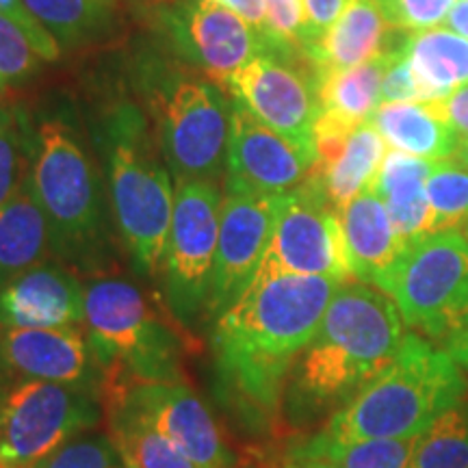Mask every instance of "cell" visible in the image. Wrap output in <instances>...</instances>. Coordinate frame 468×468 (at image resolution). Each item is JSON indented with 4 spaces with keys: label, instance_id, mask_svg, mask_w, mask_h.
Instances as JSON below:
<instances>
[{
    "label": "cell",
    "instance_id": "obj_44",
    "mask_svg": "<svg viewBox=\"0 0 468 468\" xmlns=\"http://www.w3.org/2000/svg\"><path fill=\"white\" fill-rule=\"evenodd\" d=\"M452 159H455L464 167H468V142H460V148L455 150V154L452 156Z\"/></svg>",
    "mask_w": 468,
    "mask_h": 468
},
{
    "label": "cell",
    "instance_id": "obj_17",
    "mask_svg": "<svg viewBox=\"0 0 468 468\" xmlns=\"http://www.w3.org/2000/svg\"><path fill=\"white\" fill-rule=\"evenodd\" d=\"M169 22L180 50L221 83L251 58L269 55L267 44L243 17L210 0L180 5Z\"/></svg>",
    "mask_w": 468,
    "mask_h": 468
},
{
    "label": "cell",
    "instance_id": "obj_16",
    "mask_svg": "<svg viewBox=\"0 0 468 468\" xmlns=\"http://www.w3.org/2000/svg\"><path fill=\"white\" fill-rule=\"evenodd\" d=\"M0 376L44 379L96 393L102 371L76 327H0Z\"/></svg>",
    "mask_w": 468,
    "mask_h": 468
},
{
    "label": "cell",
    "instance_id": "obj_24",
    "mask_svg": "<svg viewBox=\"0 0 468 468\" xmlns=\"http://www.w3.org/2000/svg\"><path fill=\"white\" fill-rule=\"evenodd\" d=\"M403 52L425 93V102L441 101L468 85V39L449 27L406 35Z\"/></svg>",
    "mask_w": 468,
    "mask_h": 468
},
{
    "label": "cell",
    "instance_id": "obj_27",
    "mask_svg": "<svg viewBox=\"0 0 468 468\" xmlns=\"http://www.w3.org/2000/svg\"><path fill=\"white\" fill-rule=\"evenodd\" d=\"M107 403L111 442L126 468H196L124 397L102 395Z\"/></svg>",
    "mask_w": 468,
    "mask_h": 468
},
{
    "label": "cell",
    "instance_id": "obj_34",
    "mask_svg": "<svg viewBox=\"0 0 468 468\" xmlns=\"http://www.w3.org/2000/svg\"><path fill=\"white\" fill-rule=\"evenodd\" d=\"M458 0H379L386 17L399 33L441 27Z\"/></svg>",
    "mask_w": 468,
    "mask_h": 468
},
{
    "label": "cell",
    "instance_id": "obj_4",
    "mask_svg": "<svg viewBox=\"0 0 468 468\" xmlns=\"http://www.w3.org/2000/svg\"><path fill=\"white\" fill-rule=\"evenodd\" d=\"M85 338L111 382H178L172 330L126 280H98L85 289ZM101 386V388H102Z\"/></svg>",
    "mask_w": 468,
    "mask_h": 468
},
{
    "label": "cell",
    "instance_id": "obj_48",
    "mask_svg": "<svg viewBox=\"0 0 468 468\" xmlns=\"http://www.w3.org/2000/svg\"><path fill=\"white\" fill-rule=\"evenodd\" d=\"M35 468H39V466H35Z\"/></svg>",
    "mask_w": 468,
    "mask_h": 468
},
{
    "label": "cell",
    "instance_id": "obj_6",
    "mask_svg": "<svg viewBox=\"0 0 468 468\" xmlns=\"http://www.w3.org/2000/svg\"><path fill=\"white\" fill-rule=\"evenodd\" d=\"M403 324L447 343L468 325V237L442 230L408 243L384 286Z\"/></svg>",
    "mask_w": 468,
    "mask_h": 468
},
{
    "label": "cell",
    "instance_id": "obj_3",
    "mask_svg": "<svg viewBox=\"0 0 468 468\" xmlns=\"http://www.w3.org/2000/svg\"><path fill=\"white\" fill-rule=\"evenodd\" d=\"M466 393L464 368L452 354L410 332L393 360L338 408L319 434L338 442L420 436Z\"/></svg>",
    "mask_w": 468,
    "mask_h": 468
},
{
    "label": "cell",
    "instance_id": "obj_9",
    "mask_svg": "<svg viewBox=\"0 0 468 468\" xmlns=\"http://www.w3.org/2000/svg\"><path fill=\"white\" fill-rule=\"evenodd\" d=\"M221 202L213 180H176L163 271L169 308L183 324L196 321L202 308H208Z\"/></svg>",
    "mask_w": 468,
    "mask_h": 468
},
{
    "label": "cell",
    "instance_id": "obj_2",
    "mask_svg": "<svg viewBox=\"0 0 468 468\" xmlns=\"http://www.w3.org/2000/svg\"><path fill=\"white\" fill-rule=\"evenodd\" d=\"M395 300L376 286L343 282L317 335L295 362L284 386L291 419L332 414L360 393L393 360L406 336Z\"/></svg>",
    "mask_w": 468,
    "mask_h": 468
},
{
    "label": "cell",
    "instance_id": "obj_41",
    "mask_svg": "<svg viewBox=\"0 0 468 468\" xmlns=\"http://www.w3.org/2000/svg\"><path fill=\"white\" fill-rule=\"evenodd\" d=\"M210 3L221 5V7L230 9L232 14L243 17V20L261 35L262 42L267 44L269 55H273L271 37H269V28H267V11L262 0H210Z\"/></svg>",
    "mask_w": 468,
    "mask_h": 468
},
{
    "label": "cell",
    "instance_id": "obj_19",
    "mask_svg": "<svg viewBox=\"0 0 468 468\" xmlns=\"http://www.w3.org/2000/svg\"><path fill=\"white\" fill-rule=\"evenodd\" d=\"M406 33H399L386 17L379 0H347L343 14L303 57L313 72H336L371 61L395 50Z\"/></svg>",
    "mask_w": 468,
    "mask_h": 468
},
{
    "label": "cell",
    "instance_id": "obj_42",
    "mask_svg": "<svg viewBox=\"0 0 468 468\" xmlns=\"http://www.w3.org/2000/svg\"><path fill=\"white\" fill-rule=\"evenodd\" d=\"M444 349L452 354V358L458 362L464 371H468V325L464 330H460L458 335L449 338V341L444 343Z\"/></svg>",
    "mask_w": 468,
    "mask_h": 468
},
{
    "label": "cell",
    "instance_id": "obj_25",
    "mask_svg": "<svg viewBox=\"0 0 468 468\" xmlns=\"http://www.w3.org/2000/svg\"><path fill=\"white\" fill-rule=\"evenodd\" d=\"M388 145L371 122H365L349 133L341 148L330 159L319 161L313 174L324 185V191L338 213L360 193L371 189L382 167Z\"/></svg>",
    "mask_w": 468,
    "mask_h": 468
},
{
    "label": "cell",
    "instance_id": "obj_46",
    "mask_svg": "<svg viewBox=\"0 0 468 468\" xmlns=\"http://www.w3.org/2000/svg\"><path fill=\"white\" fill-rule=\"evenodd\" d=\"M5 93H7V80H5L3 76H0V98H3Z\"/></svg>",
    "mask_w": 468,
    "mask_h": 468
},
{
    "label": "cell",
    "instance_id": "obj_8",
    "mask_svg": "<svg viewBox=\"0 0 468 468\" xmlns=\"http://www.w3.org/2000/svg\"><path fill=\"white\" fill-rule=\"evenodd\" d=\"M58 254L80 251L101 230V185L91 161L63 122H46L27 176Z\"/></svg>",
    "mask_w": 468,
    "mask_h": 468
},
{
    "label": "cell",
    "instance_id": "obj_1",
    "mask_svg": "<svg viewBox=\"0 0 468 468\" xmlns=\"http://www.w3.org/2000/svg\"><path fill=\"white\" fill-rule=\"evenodd\" d=\"M341 284L261 267L248 291L215 321L221 379L254 412H269L282 399L292 362L317 335Z\"/></svg>",
    "mask_w": 468,
    "mask_h": 468
},
{
    "label": "cell",
    "instance_id": "obj_15",
    "mask_svg": "<svg viewBox=\"0 0 468 468\" xmlns=\"http://www.w3.org/2000/svg\"><path fill=\"white\" fill-rule=\"evenodd\" d=\"M101 393L124 397L196 468L234 466L213 414L180 382H115Z\"/></svg>",
    "mask_w": 468,
    "mask_h": 468
},
{
    "label": "cell",
    "instance_id": "obj_7",
    "mask_svg": "<svg viewBox=\"0 0 468 468\" xmlns=\"http://www.w3.org/2000/svg\"><path fill=\"white\" fill-rule=\"evenodd\" d=\"M101 410L90 390L0 376V462L35 468L76 434L91 430Z\"/></svg>",
    "mask_w": 468,
    "mask_h": 468
},
{
    "label": "cell",
    "instance_id": "obj_22",
    "mask_svg": "<svg viewBox=\"0 0 468 468\" xmlns=\"http://www.w3.org/2000/svg\"><path fill=\"white\" fill-rule=\"evenodd\" d=\"M431 165L434 161L388 150L371 185V191L386 204L390 219L406 245L434 232L431 230V207L425 189Z\"/></svg>",
    "mask_w": 468,
    "mask_h": 468
},
{
    "label": "cell",
    "instance_id": "obj_33",
    "mask_svg": "<svg viewBox=\"0 0 468 468\" xmlns=\"http://www.w3.org/2000/svg\"><path fill=\"white\" fill-rule=\"evenodd\" d=\"M39 468H126L107 436L72 438Z\"/></svg>",
    "mask_w": 468,
    "mask_h": 468
},
{
    "label": "cell",
    "instance_id": "obj_29",
    "mask_svg": "<svg viewBox=\"0 0 468 468\" xmlns=\"http://www.w3.org/2000/svg\"><path fill=\"white\" fill-rule=\"evenodd\" d=\"M410 468H468V401L442 412L420 436Z\"/></svg>",
    "mask_w": 468,
    "mask_h": 468
},
{
    "label": "cell",
    "instance_id": "obj_18",
    "mask_svg": "<svg viewBox=\"0 0 468 468\" xmlns=\"http://www.w3.org/2000/svg\"><path fill=\"white\" fill-rule=\"evenodd\" d=\"M85 319V291L72 273L37 265L0 286V327H74Z\"/></svg>",
    "mask_w": 468,
    "mask_h": 468
},
{
    "label": "cell",
    "instance_id": "obj_11",
    "mask_svg": "<svg viewBox=\"0 0 468 468\" xmlns=\"http://www.w3.org/2000/svg\"><path fill=\"white\" fill-rule=\"evenodd\" d=\"M161 137L176 180L218 178L226 159L230 107L218 87L178 80L159 96Z\"/></svg>",
    "mask_w": 468,
    "mask_h": 468
},
{
    "label": "cell",
    "instance_id": "obj_13",
    "mask_svg": "<svg viewBox=\"0 0 468 468\" xmlns=\"http://www.w3.org/2000/svg\"><path fill=\"white\" fill-rule=\"evenodd\" d=\"M224 85L234 102L262 124L303 148L317 150L314 122L319 117V98L313 72L292 68L284 57L259 55L228 76Z\"/></svg>",
    "mask_w": 468,
    "mask_h": 468
},
{
    "label": "cell",
    "instance_id": "obj_37",
    "mask_svg": "<svg viewBox=\"0 0 468 468\" xmlns=\"http://www.w3.org/2000/svg\"><path fill=\"white\" fill-rule=\"evenodd\" d=\"M406 42V39H403ZM403 42L390 52L382 80V104L386 102H425V93L414 79L412 68L403 52Z\"/></svg>",
    "mask_w": 468,
    "mask_h": 468
},
{
    "label": "cell",
    "instance_id": "obj_21",
    "mask_svg": "<svg viewBox=\"0 0 468 468\" xmlns=\"http://www.w3.org/2000/svg\"><path fill=\"white\" fill-rule=\"evenodd\" d=\"M390 52L362 66L314 74L319 98L314 142L343 139L371 120V115L382 104V80Z\"/></svg>",
    "mask_w": 468,
    "mask_h": 468
},
{
    "label": "cell",
    "instance_id": "obj_39",
    "mask_svg": "<svg viewBox=\"0 0 468 468\" xmlns=\"http://www.w3.org/2000/svg\"><path fill=\"white\" fill-rule=\"evenodd\" d=\"M347 0H302L303 7V52L317 44L343 14Z\"/></svg>",
    "mask_w": 468,
    "mask_h": 468
},
{
    "label": "cell",
    "instance_id": "obj_26",
    "mask_svg": "<svg viewBox=\"0 0 468 468\" xmlns=\"http://www.w3.org/2000/svg\"><path fill=\"white\" fill-rule=\"evenodd\" d=\"M50 245V226L25 180L0 207V286L37 267Z\"/></svg>",
    "mask_w": 468,
    "mask_h": 468
},
{
    "label": "cell",
    "instance_id": "obj_38",
    "mask_svg": "<svg viewBox=\"0 0 468 468\" xmlns=\"http://www.w3.org/2000/svg\"><path fill=\"white\" fill-rule=\"evenodd\" d=\"M0 16L9 17L14 25L20 27V31L27 35L28 42H31L39 58H44V61H55L58 57L61 46H58L57 39L48 33V28L31 14V9L27 7L25 0H0Z\"/></svg>",
    "mask_w": 468,
    "mask_h": 468
},
{
    "label": "cell",
    "instance_id": "obj_36",
    "mask_svg": "<svg viewBox=\"0 0 468 468\" xmlns=\"http://www.w3.org/2000/svg\"><path fill=\"white\" fill-rule=\"evenodd\" d=\"M39 68V55L28 37L9 17L0 16V76L5 80H22Z\"/></svg>",
    "mask_w": 468,
    "mask_h": 468
},
{
    "label": "cell",
    "instance_id": "obj_35",
    "mask_svg": "<svg viewBox=\"0 0 468 468\" xmlns=\"http://www.w3.org/2000/svg\"><path fill=\"white\" fill-rule=\"evenodd\" d=\"M27 176L22 165L20 128L9 111H0V207L20 191Z\"/></svg>",
    "mask_w": 468,
    "mask_h": 468
},
{
    "label": "cell",
    "instance_id": "obj_20",
    "mask_svg": "<svg viewBox=\"0 0 468 468\" xmlns=\"http://www.w3.org/2000/svg\"><path fill=\"white\" fill-rule=\"evenodd\" d=\"M338 215L349 276L382 289L408 248L390 219L388 208L368 189L354 197Z\"/></svg>",
    "mask_w": 468,
    "mask_h": 468
},
{
    "label": "cell",
    "instance_id": "obj_40",
    "mask_svg": "<svg viewBox=\"0 0 468 468\" xmlns=\"http://www.w3.org/2000/svg\"><path fill=\"white\" fill-rule=\"evenodd\" d=\"M425 104L458 134L460 142H468V85L452 91L441 101Z\"/></svg>",
    "mask_w": 468,
    "mask_h": 468
},
{
    "label": "cell",
    "instance_id": "obj_30",
    "mask_svg": "<svg viewBox=\"0 0 468 468\" xmlns=\"http://www.w3.org/2000/svg\"><path fill=\"white\" fill-rule=\"evenodd\" d=\"M115 0H25L31 14L61 44H74L109 20Z\"/></svg>",
    "mask_w": 468,
    "mask_h": 468
},
{
    "label": "cell",
    "instance_id": "obj_5",
    "mask_svg": "<svg viewBox=\"0 0 468 468\" xmlns=\"http://www.w3.org/2000/svg\"><path fill=\"white\" fill-rule=\"evenodd\" d=\"M109 180L113 213L134 265L156 276L165 261L174 218V189L167 169L150 154L144 126L124 109L111 124Z\"/></svg>",
    "mask_w": 468,
    "mask_h": 468
},
{
    "label": "cell",
    "instance_id": "obj_31",
    "mask_svg": "<svg viewBox=\"0 0 468 468\" xmlns=\"http://www.w3.org/2000/svg\"><path fill=\"white\" fill-rule=\"evenodd\" d=\"M425 189L431 207V230H460V226L468 224V167L455 159L434 161Z\"/></svg>",
    "mask_w": 468,
    "mask_h": 468
},
{
    "label": "cell",
    "instance_id": "obj_32",
    "mask_svg": "<svg viewBox=\"0 0 468 468\" xmlns=\"http://www.w3.org/2000/svg\"><path fill=\"white\" fill-rule=\"evenodd\" d=\"M267 11V28L273 55L303 57V7L302 0H262Z\"/></svg>",
    "mask_w": 468,
    "mask_h": 468
},
{
    "label": "cell",
    "instance_id": "obj_45",
    "mask_svg": "<svg viewBox=\"0 0 468 468\" xmlns=\"http://www.w3.org/2000/svg\"><path fill=\"white\" fill-rule=\"evenodd\" d=\"M289 468H327V466L314 464V462H289Z\"/></svg>",
    "mask_w": 468,
    "mask_h": 468
},
{
    "label": "cell",
    "instance_id": "obj_10",
    "mask_svg": "<svg viewBox=\"0 0 468 468\" xmlns=\"http://www.w3.org/2000/svg\"><path fill=\"white\" fill-rule=\"evenodd\" d=\"M261 267L302 276H325L347 282L341 215L327 200L314 174L278 200V218L271 245Z\"/></svg>",
    "mask_w": 468,
    "mask_h": 468
},
{
    "label": "cell",
    "instance_id": "obj_28",
    "mask_svg": "<svg viewBox=\"0 0 468 468\" xmlns=\"http://www.w3.org/2000/svg\"><path fill=\"white\" fill-rule=\"evenodd\" d=\"M420 436L338 442L314 434L292 449L289 462H314L327 468H410Z\"/></svg>",
    "mask_w": 468,
    "mask_h": 468
},
{
    "label": "cell",
    "instance_id": "obj_23",
    "mask_svg": "<svg viewBox=\"0 0 468 468\" xmlns=\"http://www.w3.org/2000/svg\"><path fill=\"white\" fill-rule=\"evenodd\" d=\"M388 150L425 161L452 159L460 137L425 102H386L371 115Z\"/></svg>",
    "mask_w": 468,
    "mask_h": 468
},
{
    "label": "cell",
    "instance_id": "obj_43",
    "mask_svg": "<svg viewBox=\"0 0 468 468\" xmlns=\"http://www.w3.org/2000/svg\"><path fill=\"white\" fill-rule=\"evenodd\" d=\"M444 25L468 39V0H458L455 3V7L452 9L447 20H444Z\"/></svg>",
    "mask_w": 468,
    "mask_h": 468
},
{
    "label": "cell",
    "instance_id": "obj_14",
    "mask_svg": "<svg viewBox=\"0 0 468 468\" xmlns=\"http://www.w3.org/2000/svg\"><path fill=\"white\" fill-rule=\"evenodd\" d=\"M317 161V150L291 142L256 120L241 104H230L226 189L284 196L306 183Z\"/></svg>",
    "mask_w": 468,
    "mask_h": 468
},
{
    "label": "cell",
    "instance_id": "obj_47",
    "mask_svg": "<svg viewBox=\"0 0 468 468\" xmlns=\"http://www.w3.org/2000/svg\"><path fill=\"white\" fill-rule=\"evenodd\" d=\"M464 234H466V237H468V224L464 226Z\"/></svg>",
    "mask_w": 468,
    "mask_h": 468
},
{
    "label": "cell",
    "instance_id": "obj_12",
    "mask_svg": "<svg viewBox=\"0 0 468 468\" xmlns=\"http://www.w3.org/2000/svg\"><path fill=\"white\" fill-rule=\"evenodd\" d=\"M278 200L280 196L226 189L208 297V313L215 321L248 291L265 261L276 228Z\"/></svg>",
    "mask_w": 468,
    "mask_h": 468
}]
</instances>
